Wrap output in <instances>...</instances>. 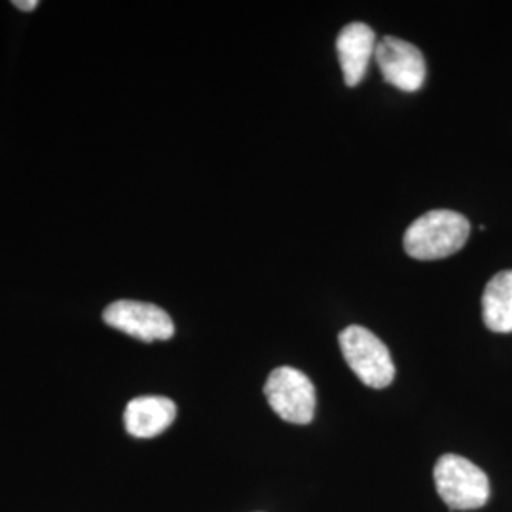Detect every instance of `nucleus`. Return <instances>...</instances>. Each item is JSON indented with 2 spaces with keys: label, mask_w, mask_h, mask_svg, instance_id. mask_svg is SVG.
<instances>
[{
  "label": "nucleus",
  "mask_w": 512,
  "mask_h": 512,
  "mask_svg": "<svg viewBox=\"0 0 512 512\" xmlns=\"http://www.w3.org/2000/svg\"><path fill=\"white\" fill-rule=\"evenodd\" d=\"M471 236V224L461 213L437 209L414 220L404 234V251L416 260L456 255Z\"/></svg>",
  "instance_id": "obj_1"
},
{
  "label": "nucleus",
  "mask_w": 512,
  "mask_h": 512,
  "mask_svg": "<svg viewBox=\"0 0 512 512\" xmlns=\"http://www.w3.org/2000/svg\"><path fill=\"white\" fill-rule=\"evenodd\" d=\"M435 486L452 511H475L490 499V478L473 461L446 454L435 465Z\"/></svg>",
  "instance_id": "obj_2"
},
{
  "label": "nucleus",
  "mask_w": 512,
  "mask_h": 512,
  "mask_svg": "<svg viewBox=\"0 0 512 512\" xmlns=\"http://www.w3.org/2000/svg\"><path fill=\"white\" fill-rule=\"evenodd\" d=\"M340 349L363 384L384 389L395 380V365L384 342L370 330L351 325L340 332Z\"/></svg>",
  "instance_id": "obj_3"
},
{
  "label": "nucleus",
  "mask_w": 512,
  "mask_h": 512,
  "mask_svg": "<svg viewBox=\"0 0 512 512\" xmlns=\"http://www.w3.org/2000/svg\"><path fill=\"white\" fill-rule=\"evenodd\" d=\"M264 395L281 420L306 425L315 416V387L310 378L296 368H275L266 380Z\"/></svg>",
  "instance_id": "obj_4"
},
{
  "label": "nucleus",
  "mask_w": 512,
  "mask_h": 512,
  "mask_svg": "<svg viewBox=\"0 0 512 512\" xmlns=\"http://www.w3.org/2000/svg\"><path fill=\"white\" fill-rule=\"evenodd\" d=\"M103 319L112 329L122 330L141 342L169 340L175 334L171 317L162 308L147 302H114L103 313Z\"/></svg>",
  "instance_id": "obj_5"
},
{
  "label": "nucleus",
  "mask_w": 512,
  "mask_h": 512,
  "mask_svg": "<svg viewBox=\"0 0 512 512\" xmlns=\"http://www.w3.org/2000/svg\"><path fill=\"white\" fill-rule=\"evenodd\" d=\"M374 57L385 80L401 92H418L427 78V65L420 48L403 38H382L376 44Z\"/></svg>",
  "instance_id": "obj_6"
},
{
  "label": "nucleus",
  "mask_w": 512,
  "mask_h": 512,
  "mask_svg": "<svg viewBox=\"0 0 512 512\" xmlns=\"http://www.w3.org/2000/svg\"><path fill=\"white\" fill-rule=\"evenodd\" d=\"M376 44L378 42H376L374 31L361 21L349 23L338 35L336 50L340 57L346 86L349 88H355L365 78L370 57L376 52Z\"/></svg>",
  "instance_id": "obj_7"
},
{
  "label": "nucleus",
  "mask_w": 512,
  "mask_h": 512,
  "mask_svg": "<svg viewBox=\"0 0 512 512\" xmlns=\"http://www.w3.org/2000/svg\"><path fill=\"white\" fill-rule=\"evenodd\" d=\"M177 418V406L165 397H137L129 401L124 425L131 437L152 439L162 435Z\"/></svg>",
  "instance_id": "obj_8"
},
{
  "label": "nucleus",
  "mask_w": 512,
  "mask_h": 512,
  "mask_svg": "<svg viewBox=\"0 0 512 512\" xmlns=\"http://www.w3.org/2000/svg\"><path fill=\"white\" fill-rule=\"evenodd\" d=\"M486 327L494 332H512V270L492 277L482 296Z\"/></svg>",
  "instance_id": "obj_9"
},
{
  "label": "nucleus",
  "mask_w": 512,
  "mask_h": 512,
  "mask_svg": "<svg viewBox=\"0 0 512 512\" xmlns=\"http://www.w3.org/2000/svg\"><path fill=\"white\" fill-rule=\"evenodd\" d=\"M14 6L19 8V10H35L38 6L37 0H31V2H21V0H16L14 2Z\"/></svg>",
  "instance_id": "obj_10"
}]
</instances>
